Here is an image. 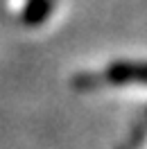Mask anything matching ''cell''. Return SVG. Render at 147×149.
<instances>
[{"label":"cell","mask_w":147,"mask_h":149,"mask_svg":"<svg viewBox=\"0 0 147 149\" xmlns=\"http://www.w3.org/2000/svg\"><path fill=\"white\" fill-rule=\"evenodd\" d=\"M104 79L109 84H147V63L116 61L106 68Z\"/></svg>","instance_id":"6da1fadb"},{"label":"cell","mask_w":147,"mask_h":149,"mask_svg":"<svg viewBox=\"0 0 147 149\" xmlns=\"http://www.w3.org/2000/svg\"><path fill=\"white\" fill-rule=\"evenodd\" d=\"M52 9H55V0H27L23 9V23L27 27H36L46 18H50Z\"/></svg>","instance_id":"7a4b0ae2"}]
</instances>
